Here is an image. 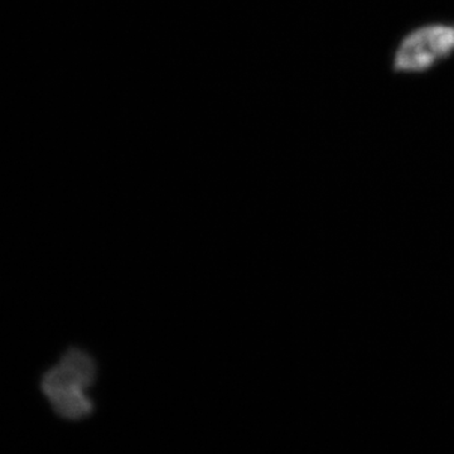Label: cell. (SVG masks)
Listing matches in <instances>:
<instances>
[{
  "mask_svg": "<svg viewBox=\"0 0 454 454\" xmlns=\"http://www.w3.org/2000/svg\"><path fill=\"white\" fill-rule=\"evenodd\" d=\"M97 379L94 358L82 349H67L59 363L43 373L41 390L62 419L82 420L94 411L88 390Z\"/></svg>",
  "mask_w": 454,
  "mask_h": 454,
  "instance_id": "6da1fadb",
  "label": "cell"
},
{
  "mask_svg": "<svg viewBox=\"0 0 454 454\" xmlns=\"http://www.w3.org/2000/svg\"><path fill=\"white\" fill-rule=\"evenodd\" d=\"M454 52V25H428L414 29L394 56L396 73H424Z\"/></svg>",
  "mask_w": 454,
  "mask_h": 454,
  "instance_id": "7a4b0ae2",
  "label": "cell"
}]
</instances>
